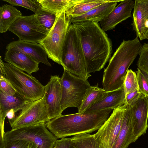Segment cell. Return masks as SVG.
Wrapping results in <instances>:
<instances>
[{
  "label": "cell",
  "mask_w": 148,
  "mask_h": 148,
  "mask_svg": "<svg viewBox=\"0 0 148 148\" xmlns=\"http://www.w3.org/2000/svg\"><path fill=\"white\" fill-rule=\"evenodd\" d=\"M72 24L80 38L88 73L100 71L111 58V40L98 23L83 21Z\"/></svg>",
  "instance_id": "cell-1"
},
{
  "label": "cell",
  "mask_w": 148,
  "mask_h": 148,
  "mask_svg": "<svg viewBox=\"0 0 148 148\" xmlns=\"http://www.w3.org/2000/svg\"><path fill=\"white\" fill-rule=\"evenodd\" d=\"M112 109H106L62 115L45 123L47 129L58 139L98 130L109 118Z\"/></svg>",
  "instance_id": "cell-2"
},
{
  "label": "cell",
  "mask_w": 148,
  "mask_h": 148,
  "mask_svg": "<svg viewBox=\"0 0 148 148\" xmlns=\"http://www.w3.org/2000/svg\"><path fill=\"white\" fill-rule=\"evenodd\" d=\"M142 46L137 37L123 40L103 72L102 84L104 90L111 91L123 85L128 69L139 54Z\"/></svg>",
  "instance_id": "cell-3"
},
{
  "label": "cell",
  "mask_w": 148,
  "mask_h": 148,
  "mask_svg": "<svg viewBox=\"0 0 148 148\" xmlns=\"http://www.w3.org/2000/svg\"><path fill=\"white\" fill-rule=\"evenodd\" d=\"M61 65L74 75L87 79L91 76L87 70L80 38L74 25L68 30L61 54Z\"/></svg>",
  "instance_id": "cell-4"
},
{
  "label": "cell",
  "mask_w": 148,
  "mask_h": 148,
  "mask_svg": "<svg viewBox=\"0 0 148 148\" xmlns=\"http://www.w3.org/2000/svg\"><path fill=\"white\" fill-rule=\"evenodd\" d=\"M4 64L5 77L22 97L31 101L43 97L45 86L35 77L9 63L4 62Z\"/></svg>",
  "instance_id": "cell-5"
},
{
  "label": "cell",
  "mask_w": 148,
  "mask_h": 148,
  "mask_svg": "<svg viewBox=\"0 0 148 148\" xmlns=\"http://www.w3.org/2000/svg\"><path fill=\"white\" fill-rule=\"evenodd\" d=\"M61 78L62 96L61 107L62 112L66 108H79L90 89L87 79L72 74L65 69Z\"/></svg>",
  "instance_id": "cell-6"
},
{
  "label": "cell",
  "mask_w": 148,
  "mask_h": 148,
  "mask_svg": "<svg viewBox=\"0 0 148 148\" xmlns=\"http://www.w3.org/2000/svg\"><path fill=\"white\" fill-rule=\"evenodd\" d=\"M57 139L47 128L45 123L12 130L4 134V144L22 140L34 144L37 148H53Z\"/></svg>",
  "instance_id": "cell-7"
},
{
  "label": "cell",
  "mask_w": 148,
  "mask_h": 148,
  "mask_svg": "<svg viewBox=\"0 0 148 148\" xmlns=\"http://www.w3.org/2000/svg\"><path fill=\"white\" fill-rule=\"evenodd\" d=\"M71 24L65 11L63 12L57 16L54 25L46 37L38 43L43 47L49 58L59 64L62 47Z\"/></svg>",
  "instance_id": "cell-8"
},
{
  "label": "cell",
  "mask_w": 148,
  "mask_h": 148,
  "mask_svg": "<svg viewBox=\"0 0 148 148\" xmlns=\"http://www.w3.org/2000/svg\"><path fill=\"white\" fill-rule=\"evenodd\" d=\"M50 120L45 95L41 99L27 104L18 115L9 121L12 130L45 123Z\"/></svg>",
  "instance_id": "cell-9"
},
{
  "label": "cell",
  "mask_w": 148,
  "mask_h": 148,
  "mask_svg": "<svg viewBox=\"0 0 148 148\" xmlns=\"http://www.w3.org/2000/svg\"><path fill=\"white\" fill-rule=\"evenodd\" d=\"M8 30L17 36L19 40L37 43L48 33L39 24L35 14L18 17Z\"/></svg>",
  "instance_id": "cell-10"
},
{
  "label": "cell",
  "mask_w": 148,
  "mask_h": 148,
  "mask_svg": "<svg viewBox=\"0 0 148 148\" xmlns=\"http://www.w3.org/2000/svg\"><path fill=\"white\" fill-rule=\"evenodd\" d=\"M127 105L114 110L108 119L95 134L98 142L105 148H112L120 131Z\"/></svg>",
  "instance_id": "cell-11"
},
{
  "label": "cell",
  "mask_w": 148,
  "mask_h": 148,
  "mask_svg": "<svg viewBox=\"0 0 148 148\" xmlns=\"http://www.w3.org/2000/svg\"><path fill=\"white\" fill-rule=\"evenodd\" d=\"M44 95L49 120L62 115V90L61 78L59 76H51L49 81L45 86Z\"/></svg>",
  "instance_id": "cell-12"
},
{
  "label": "cell",
  "mask_w": 148,
  "mask_h": 148,
  "mask_svg": "<svg viewBox=\"0 0 148 148\" xmlns=\"http://www.w3.org/2000/svg\"><path fill=\"white\" fill-rule=\"evenodd\" d=\"M130 106L134 133L138 139L146 133L148 127V96L141 93L139 98Z\"/></svg>",
  "instance_id": "cell-13"
},
{
  "label": "cell",
  "mask_w": 148,
  "mask_h": 148,
  "mask_svg": "<svg viewBox=\"0 0 148 148\" xmlns=\"http://www.w3.org/2000/svg\"><path fill=\"white\" fill-rule=\"evenodd\" d=\"M120 2L106 17L100 22L101 27L104 31L113 29L118 24L131 16L134 1L124 0Z\"/></svg>",
  "instance_id": "cell-14"
},
{
  "label": "cell",
  "mask_w": 148,
  "mask_h": 148,
  "mask_svg": "<svg viewBox=\"0 0 148 148\" xmlns=\"http://www.w3.org/2000/svg\"><path fill=\"white\" fill-rule=\"evenodd\" d=\"M132 25L137 37L142 40L148 35V0H136Z\"/></svg>",
  "instance_id": "cell-15"
},
{
  "label": "cell",
  "mask_w": 148,
  "mask_h": 148,
  "mask_svg": "<svg viewBox=\"0 0 148 148\" xmlns=\"http://www.w3.org/2000/svg\"><path fill=\"white\" fill-rule=\"evenodd\" d=\"M7 50L18 51L29 56L35 61L51 66L43 47L37 42L25 41L20 40L10 42L6 47Z\"/></svg>",
  "instance_id": "cell-16"
},
{
  "label": "cell",
  "mask_w": 148,
  "mask_h": 148,
  "mask_svg": "<svg viewBox=\"0 0 148 148\" xmlns=\"http://www.w3.org/2000/svg\"><path fill=\"white\" fill-rule=\"evenodd\" d=\"M127 105L120 131L112 148H127L137 140L134 133L132 108Z\"/></svg>",
  "instance_id": "cell-17"
},
{
  "label": "cell",
  "mask_w": 148,
  "mask_h": 148,
  "mask_svg": "<svg viewBox=\"0 0 148 148\" xmlns=\"http://www.w3.org/2000/svg\"><path fill=\"white\" fill-rule=\"evenodd\" d=\"M4 60L30 75L39 70V62L28 55L18 51L7 50L5 55Z\"/></svg>",
  "instance_id": "cell-18"
},
{
  "label": "cell",
  "mask_w": 148,
  "mask_h": 148,
  "mask_svg": "<svg viewBox=\"0 0 148 148\" xmlns=\"http://www.w3.org/2000/svg\"><path fill=\"white\" fill-rule=\"evenodd\" d=\"M122 0H112L104 3L86 13L69 19L72 24L83 21H92L98 23L106 17L115 8L117 2Z\"/></svg>",
  "instance_id": "cell-19"
},
{
  "label": "cell",
  "mask_w": 148,
  "mask_h": 148,
  "mask_svg": "<svg viewBox=\"0 0 148 148\" xmlns=\"http://www.w3.org/2000/svg\"><path fill=\"white\" fill-rule=\"evenodd\" d=\"M125 97L123 85L118 89L109 92L103 99L90 107L85 112L95 111L108 108L114 110L124 105Z\"/></svg>",
  "instance_id": "cell-20"
},
{
  "label": "cell",
  "mask_w": 148,
  "mask_h": 148,
  "mask_svg": "<svg viewBox=\"0 0 148 148\" xmlns=\"http://www.w3.org/2000/svg\"><path fill=\"white\" fill-rule=\"evenodd\" d=\"M31 102L17 92L14 95H9L0 91V115L6 117L7 112L11 109L14 110L15 112L21 110Z\"/></svg>",
  "instance_id": "cell-21"
},
{
  "label": "cell",
  "mask_w": 148,
  "mask_h": 148,
  "mask_svg": "<svg viewBox=\"0 0 148 148\" xmlns=\"http://www.w3.org/2000/svg\"><path fill=\"white\" fill-rule=\"evenodd\" d=\"M42 8L58 16L82 0H37Z\"/></svg>",
  "instance_id": "cell-22"
},
{
  "label": "cell",
  "mask_w": 148,
  "mask_h": 148,
  "mask_svg": "<svg viewBox=\"0 0 148 148\" xmlns=\"http://www.w3.org/2000/svg\"><path fill=\"white\" fill-rule=\"evenodd\" d=\"M23 16L21 12L14 6L4 4L0 7V32H6L18 18Z\"/></svg>",
  "instance_id": "cell-23"
},
{
  "label": "cell",
  "mask_w": 148,
  "mask_h": 148,
  "mask_svg": "<svg viewBox=\"0 0 148 148\" xmlns=\"http://www.w3.org/2000/svg\"><path fill=\"white\" fill-rule=\"evenodd\" d=\"M109 92L99 88L98 83L95 86H91L83 103L78 108V113L84 112L90 107L103 99Z\"/></svg>",
  "instance_id": "cell-24"
},
{
  "label": "cell",
  "mask_w": 148,
  "mask_h": 148,
  "mask_svg": "<svg viewBox=\"0 0 148 148\" xmlns=\"http://www.w3.org/2000/svg\"><path fill=\"white\" fill-rule=\"evenodd\" d=\"M112 0H82L65 12L68 18L75 17L85 14L92 9Z\"/></svg>",
  "instance_id": "cell-25"
},
{
  "label": "cell",
  "mask_w": 148,
  "mask_h": 148,
  "mask_svg": "<svg viewBox=\"0 0 148 148\" xmlns=\"http://www.w3.org/2000/svg\"><path fill=\"white\" fill-rule=\"evenodd\" d=\"M71 140L76 148H105L97 140L94 134L81 133L74 135Z\"/></svg>",
  "instance_id": "cell-26"
},
{
  "label": "cell",
  "mask_w": 148,
  "mask_h": 148,
  "mask_svg": "<svg viewBox=\"0 0 148 148\" xmlns=\"http://www.w3.org/2000/svg\"><path fill=\"white\" fill-rule=\"evenodd\" d=\"M36 15L39 24L49 32L55 23L56 15L42 8Z\"/></svg>",
  "instance_id": "cell-27"
},
{
  "label": "cell",
  "mask_w": 148,
  "mask_h": 148,
  "mask_svg": "<svg viewBox=\"0 0 148 148\" xmlns=\"http://www.w3.org/2000/svg\"><path fill=\"white\" fill-rule=\"evenodd\" d=\"M13 6H20L29 10L36 14L42 8L37 0H2Z\"/></svg>",
  "instance_id": "cell-28"
},
{
  "label": "cell",
  "mask_w": 148,
  "mask_h": 148,
  "mask_svg": "<svg viewBox=\"0 0 148 148\" xmlns=\"http://www.w3.org/2000/svg\"><path fill=\"white\" fill-rule=\"evenodd\" d=\"M123 85L125 95L138 88L136 74L131 69L127 70Z\"/></svg>",
  "instance_id": "cell-29"
},
{
  "label": "cell",
  "mask_w": 148,
  "mask_h": 148,
  "mask_svg": "<svg viewBox=\"0 0 148 148\" xmlns=\"http://www.w3.org/2000/svg\"><path fill=\"white\" fill-rule=\"evenodd\" d=\"M136 74L140 92L148 96V74L138 68Z\"/></svg>",
  "instance_id": "cell-30"
},
{
  "label": "cell",
  "mask_w": 148,
  "mask_h": 148,
  "mask_svg": "<svg viewBox=\"0 0 148 148\" xmlns=\"http://www.w3.org/2000/svg\"><path fill=\"white\" fill-rule=\"evenodd\" d=\"M137 62L138 68L148 74V43L143 45Z\"/></svg>",
  "instance_id": "cell-31"
},
{
  "label": "cell",
  "mask_w": 148,
  "mask_h": 148,
  "mask_svg": "<svg viewBox=\"0 0 148 148\" xmlns=\"http://www.w3.org/2000/svg\"><path fill=\"white\" fill-rule=\"evenodd\" d=\"M0 91L9 95H13L16 91L5 76L0 75Z\"/></svg>",
  "instance_id": "cell-32"
},
{
  "label": "cell",
  "mask_w": 148,
  "mask_h": 148,
  "mask_svg": "<svg viewBox=\"0 0 148 148\" xmlns=\"http://www.w3.org/2000/svg\"><path fill=\"white\" fill-rule=\"evenodd\" d=\"M141 93L138 88L135 91L125 95L124 105L131 106L140 97Z\"/></svg>",
  "instance_id": "cell-33"
},
{
  "label": "cell",
  "mask_w": 148,
  "mask_h": 148,
  "mask_svg": "<svg viewBox=\"0 0 148 148\" xmlns=\"http://www.w3.org/2000/svg\"><path fill=\"white\" fill-rule=\"evenodd\" d=\"M29 143L24 140H16L5 144L4 148H28Z\"/></svg>",
  "instance_id": "cell-34"
},
{
  "label": "cell",
  "mask_w": 148,
  "mask_h": 148,
  "mask_svg": "<svg viewBox=\"0 0 148 148\" xmlns=\"http://www.w3.org/2000/svg\"><path fill=\"white\" fill-rule=\"evenodd\" d=\"M54 148H76L73 145L71 138H63L56 140Z\"/></svg>",
  "instance_id": "cell-35"
},
{
  "label": "cell",
  "mask_w": 148,
  "mask_h": 148,
  "mask_svg": "<svg viewBox=\"0 0 148 148\" xmlns=\"http://www.w3.org/2000/svg\"><path fill=\"white\" fill-rule=\"evenodd\" d=\"M15 112L13 109H11L9 110L7 113L6 117L8 121L12 120L16 117L15 115Z\"/></svg>",
  "instance_id": "cell-36"
},
{
  "label": "cell",
  "mask_w": 148,
  "mask_h": 148,
  "mask_svg": "<svg viewBox=\"0 0 148 148\" xmlns=\"http://www.w3.org/2000/svg\"><path fill=\"white\" fill-rule=\"evenodd\" d=\"M0 74L5 76V70L4 62L1 60V57H0Z\"/></svg>",
  "instance_id": "cell-37"
},
{
  "label": "cell",
  "mask_w": 148,
  "mask_h": 148,
  "mask_svg": "<svg viewBox=\"0 0 148 148\" xmlns=\"http://www.w3.org/2000/svg\"><path fill=\"white\" fill-rule=\"evenodd\" d=\"M28 148H37L36 145L32 143H29Z\"/></svg>",
  "instance_id": "cell-38"
},
{
  "label": "cell",
  "mask_w": 148,
  "mask_h": 148,
  "mask_svg": "<svg viewBox=\"0 0 148 148\" xmlns=\"http://www.w3.org/2000/svg\"><path fill=\"white\" fill-rule=\"evenodd\" d=\"M147 39H148V35H147Z\"/></svg>",
  "instance_id": "cell-39"
},
{
  "label": "cell",
  "mask_w": 148,
  "mask_h": 148,
  "mask_svg": "<svg viewBox=\"0 0 148 148\" xmlns=\"http://www.w3.org/2000/svg\"></svg>",
  "instance_id": "cell-40"
}]
</instances>
